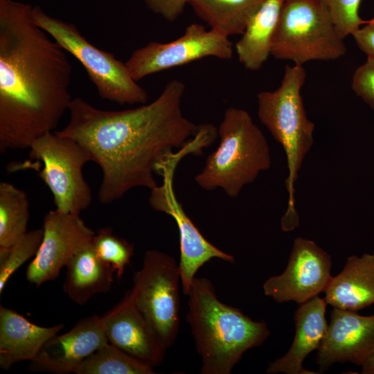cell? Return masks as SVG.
<instances>
[{"label":"cell","mask_w":374,"mask_h":374,"mask_svg":"<svg viewBox=\"0 0 374 374\" xmlns=\"http://www.w3.org/2000/svg\"><path fill=\"white\" fill-rule=\"evenodd\" d=\"M185 89L182 81L172 80L152 103L121 111L98 109L80 97L72 99L69 123L55 132L82 145L100 168L101 204L116 202L134 188L157 186L158 163L196 135L199 125L181 110Z\"/></svg>","instance_id":"cell-1"},{"label":"cell","mask_w":374,"mask_h":374,"mask_svg":"<svg viewBox=\"0 0 374 374\" xmlns=\"http://www.w3.org/2000/svg\"><path fill=\"white\" fill-rule=\"evenodd\" d=\"M0 0V153L30 148L55 130L72 100L66 51L31 16Z\"/></svg>","instance_id":"cell-2"},{"label":"cell","mask_w":374,"mask_h":374,"mask_svg":"<svg viewBox=\"0 0 374 374\" xmlns=\"http://www.w3.org/2000/svg\"><path fill=\"white\" fill-rule=\"evenodd\" d=\"M187 296L186 321L201 357L202 374H230L247 350L270 335L264 321H253L220 301L206 278L195 276Z\"/></svg>","instance_id":"cell-3"},{"label":"cell","mask_w":374,"mask_h":374,"mask_svg":"<svg viewBox=\"0 0 374 374\" xmlns=\"http://www.w3.org/2000/svg\"><path fill=\"white\" fill-rule=\"evenodd\" d=\"M305 78L303 65H287L280 85L274 91H262L257 96L258 118L281 145L286 155L287 208L280 220L284 232L299 226L294 184L305 157L314 143L315 125L307 116L301 94Z\"/></svg>","instance_id":"cell-4"},{"label":"cell","mask_w":374,"mask_h":374,"mask_svg":"<svg viewBox=\"0 0 374 374\" xmlns=\"http://www.w3.org/2000/svg\"><path fill=\"white\" fill-rule=\"evenodd\" d=\"M217 134L220 144L195 181L203 190L221 188L236 198L246 185L271 167L270 149L262 132L243 109L227 108Z\"/></svg>","instance_id":"cell-5"},{"label":"cell","mask_w":374,"mask_h":374,"mask_svg":"<svg viewBox=\"0 0 374 374\" xmlns=\"http://www.w3.org/2000/svg\"><path fill=\"white\" fill-rule=\"evenodd\" d=\"M346 46L323 0L284 1L273 35L271 55L303 65L344 56Z\"/></svg>","instance_id":"cell-6"},{"label":"cell","mask_w":374,"mask_h":374,"mask_svg":"<svg viewBox=\"0 0 374 374\" xmlns=\"http://www.w3.org/2000/svg\"><path fill=\"white\" fill-rule=\"evenodd\" d=\"M35 24L84 67L99 96L121 105L145 104L146 90L132 77L125 63L91 44L75 25L52 17L39 6L33 7Z\"/></svg>","instance_id":"cell-7"},{"label":"cell","mask_w":374,"mask_h":374,"mask_svg":"<svg viewBox=\"0 0 374 374\" xmlns=\"http://www.w3.org/2000/svg\"><path fill=\"white\" fill-rule=\"evenodd\" d=\"M30 158L42 162L39 177L50 189L57 211L80 215L89 206L92 193L82 168L91 159L82 145L49 132L31 144Z\"/></svg>","instance_id":"cell-8"},{"label":"cell","mask_w":374,"mask_h":374,"mask_svg":"<svg viewBox=\"0 0 374 374\" xmlns=\"http://www.w3.org/2000/svg\"><path fill=\"white\" fill-rule=\"evenodd\" d=\"M179 263L157 249L147 250L141 268L133 276L131 290L134 303L155 329L168 350L179 328Z\"/></svg>","instance_id":"cell-9"},{"label":"cell","mask_w":374,"mask_h":374,"mask_svg":"<svg viewBox=\"0 0 374 374\" xmlns=\"http://www.w3.org/2000/svg\"><path fill=\"white\" fill-rule=\"evenodd\" d=\"M194 150L186 145L163 159L157 166V174L163 177V182L150 190L148 199L152 209L171 216L177 223L179 233L180 258L179 267L181 290L188 295L197 271L213 258L233 263V256L209 242L187 215L177 199L173 188L175 169L181 159Z\"/></svg>","instance_id":"cell-10"},{"label":"cell","mask_w":374,"mask_h":374,"mask_svg":"<svg viewBox=\"0 0 374 374\" xmlns=\"http://www.w3.org/2000/svg\"><path fill=\"white\" fill-rule=\"evenodd\" d=\"M233 44L229 37L199 24H192L175 40L151 42L135 50L125 62L136 82L151 74L206 57L230 60Z\"/></svg>","instance_id":"cell-11"},{"label":"cell","mask_w":374,"mask_h":374,"mask_svg":"<svg viewBox=\"0 0 374 374\" xmlns=\"http://www.w3.org/2000/svg\"><path fill=\"white\" fill-rule=\"evenodd\" d=\"M331 267L328 252L314 241L297 237L286 269L264 283V294L278 303H303L325 292L332 277Z\"/></svg>","instance_id":"cell-12"},{"label":"cell","mask_w":374,"mask_h":374,"mask_svg":"<svg viewBox=\"0 0 374 374\" xmlns=\"http://www.w3.org/2000/svg\"><path fill=\"white\" fill-rule=\"evenodd\" d=\"M44 235L37 253L26 269L27 280L39 287L55 280L62 268L83 247L92 241L95 232L80 215L49 211L43 220Z\"/></svg>","instance_id":"cell-13"},{"label":"cell","mask_w":374,"mask_h":374,"mask_svg":"<svg viewBox=\"0 0 374 374\" xmlns=\"http://www.w3.org/2000/svg\"><path fill=\"white\" fill-rule=\"evenodd\" d=\"M374 354V314L333 308L326 333L318 348L319 373L336 362L362 366Z\"/></svg>","instance_id":"cell-14"},{"label":"cell","mask_w":374,"mask_h":374,"mask_svg":"<svg viewBox=\"0 0 374 374\" xmlns=\"http://www.w3.org/2000/svg\"><path fill=\"white\" fill-rule=\"evenodd\" d=\"M101 319L109 343L152 368L161 364L167 349L136 305L131 290Z\"/></svg>","instance_id":"cell-15"},{"label":"cell","mask_w":374,"mask_h":374,"mask_svg":"<svg viewBox=\"0 0 374 374\" xmlns=\"http://www.w3.org/2000/svg\"><path fill=\"white\" fill-rule=\"evenodd\" d=\"M108 342L101 316H89L78 321L67 332L47 341L31 362V368L56 374L75 373L88 356Z\"/></svg>","instance_id":"cell-16"},{"label":"cell","mask_w":374,"mask_h":374,"mask_svg":"<svg viewBox=\"0 0 374 374\" xmlns=\"http://www.w3.org/2000/svg\"><path fill=\"white\" fill-rule=\"evenodd\" d=\"M327 303L319 296L299 304L294 314L295 335L285 355L269 364L266 372L269 374H317L305 369L303 363L305 357L318 350L326 333V319Z\"/></svg>","instance_id":"cell-17"},{"label":"cell","mask_w":374,"mask_h":374,"mask_svg":"<svg viewBox=\"0 0 374 374\" xmlns=\"http://www.w3.org/2000/svg\"><path fill=\"white\" fill-rule=\"evenodd\" d=\"M63 328L62 323L51 327L37 326L1 305L0 368L7 371L18 362L33 361L46 342Z\"/></svg>","instance_id":"cell-18"},{"label":"cell","mask_w":374,"mask_h":374,"mask_svg":"<svg viewBox=\"0 0 374 374\" xmlns=\"http://www.w3.org/2000/svg\"><path fill=\"white\" fill-rule=\"evenodd\" d=\"M324 293L327 305L341 310L357 312L374 304V254L349 256Z\"/></svg>","instance_id":"cell-19"},{"label":"cell","mask_w":374,"mask_h":374,"mask_svg":"<svg viewBox=\"0 0 374 374\" xmlns=\"http://www.w3.org/2000/svg\"><path fill=\"white\" fill-rule=\"evenodd\" d=\"M63 290L75 303L83 305L93 296L107 292L112 285L114 268L96 254L92 241L67 262Z\"/></svg>","instance_id":"cell-20"},{"label":"cell","mask_w":374,"mask_h":374,"mask_svg":"<svg viewBox=\"0 0 374 374\" xmlns=\"http://www.w3.org/2000/svg\"><path fill=\"white\" fill-rule=\"evenodd\" d=\"M283 3V0H266L236 43L238 60L247 69H260L271 55L273 35Z\"/></svg>","instance_id":"cell-21"},{"label":"cell","mask_w":374,"mask_h":374,"mask_svg":"<svg viewBox=\"0 0 374 374\" xmlns=\"http://www.w3.org/2000/svg\"><path fill=\"white\" fill-rule=\"evenodd\" d=\"M266 0H188L210 29L227 37L242 35L251 18Z\"/></svg>","instance_id":"cell-22"},{"label":"cell","mask_w":374,"mask_h":374,"mask_svg":"<svg viewBox=\"0 0 374 374\" xmlns=\"http://www.w3.org/2000/svg\"><path fill=\"white\" fill-rule=\"evenodd\" d=\"M29 203L25 191L0 183V247H8L27 232Z\"/></svg>","instance_id":"cell-23"},{"label":"cell","mask_w":374,"mask_h":374,"mask_svg":"<svg viewBox=\"0 0 374 374\" xmlns=\"http://www.w3.org/2000/svg\"><path fill=\"white\" fill-rule=\"evenodd\" d=\"M75 374H154L153 368L108 342L88 356Z\"/></svg>","instance_id":"cell-24"},{"label":"cell","mask_w":374,"mask_h":374,"mask_svg":"<svg viewBox=\"0 0 374 374\" xmlns=\"http://www.w3.org/2000/svg\"><path fill=\"white\" fill-rule=\"evenodd\" d=\"M44 229L27 231L8 247H0V294H2L11 276L38 251Z\"/></svg>","instance_id":"cell-25"},{"label":"cell","mask_w":374,"mask_h":374,"mask_svg":"<svg viewBox=\"0 0 374 374\" xmlns=\"http://www.w3.org/2000/svg\"><path fill=\"white\" fill-rule=\"evenodd\" d=\"M97 256L114 269L116 277L123 276L134 254V245L116 235L111 228L99 229L92 239Z\"/></svg>","instance_id":"cell-26"},{"label":"cell","mask_w":374,"mask_h":374,"mask_svg":"<svg viewBox=\"0 0 374 374\" xmlns=\"http://www.w3.org/2000/svg\"><path fill=\"white\" fill-rule=\"evenodd\" d=\"M339 35L344 39L367 22L359 16L362 0H323Z\"/></svg>","instance_id":"cell-27"},{"label":"cell","mask_w":374,"mask_h":374,"mask_svg":"<svg viewBox=\"0 0 374 374\" xmlns=\"http://www.w3.org/2000/svg\"><path fill=\"white\" fill-rule=\"evenodd\" d=\"M352 89L374 109V60H367L355 71L352 80Z\"/></svg>","instance_id":"cell-28"},{"label":"cell","mask_w":374,"mask_h":374,"mask_svg":"<svg viewBox=\"0 0 374 374\" xmlns=\"http://www.w3.org/2000/svg\"><path fill=\"white\" fill-rule=\"evenodd\" d=\"M187 2L188 0H145L149 9L170 21L178 18Z\"/></svg>","instance_id":"cell-29"},{"label":"cell","mask_w":374,"mask_h":374,"mask_svg":"<svg viewBox=\"0 0 374 374\" xmlns=\"http://www.w3.org/2000/svg\"><path fill=\"white\" fill-rule=\"evenodd\" d=\"M357 45L367 55L374 60V18L352 34Z\"/></svg>","instance_id":"cell-30"},{"label":"cell","mask_w":374,"mask_h":374,"mask_svg":"<svg viewBox=\"0 0 374 374\" xmlns=\"http://www.w3.org/2000/svg\"><path fill=\"white\" fill-rule=\"evenodd\" d=\"M362 373L374 374V354L362 366Z\"/></svg>","instance_id":"cell-31"},{"label":"cell","mask_w":374,"mask_h":374,"mask_svg":"<svg viewBox=\"0 0 374 374\" xmlns=\"http://www.w3.org/2000/svg\"><path fill=\"white\" fill-rule=\"evenodd\" d=\"M283 1H288V0H283Z\"/></svg>","instance_id":"cell-32"}]
</instances>
